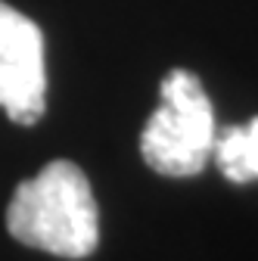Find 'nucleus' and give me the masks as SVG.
I'll return each mask as SVG.
<instances>
[{
  "label": "nucleus",
  "mask_w": 258,
  "mask_h": 261,
  "mask_svg": "<svg viewBox=\"0 0 258 261\" xmlns=\"http://www.w3.org/2000/svg\"><path fill=\"white\" fill-rule=\"evenodd\" d=\"M162 103L149 115L140 152L146 165L165 177H193L199 174L215 152V112L202 90V81L187 72L171 69L162 78Z\"/></svg>",
  "instance_id": "f03ea898"
},
{
  "label": "nucleus",
  "mask_w": 258,
  "mask_h": 261,
  "mask_svg": "<svg viewBox=\"0 0 258 261\" xmlns=\"http://www.w3.org/2000/svg\"><path fill=\"white\" fill-rule=\"evenodd\" d=\"M7 230L16 243L56 258H87L100 243V208L84 171L56 159L22 180L7 208Z\"/></svg>",
  "instance_id": "f257e3e1"
},
{
  "label": "nucleus",
  "mask_w": 258,
  "mask_h": 261,
  "mask_svg": "<svg viewBox=\"0 0 258 261\" xmlns=\"http://www.w3.org/2000/svg\"><path fill=\"white\" fill-rule=\"evenodd\" d=\"M47 106L41 28L0 0V109L16 124H35Z\"/></svg>",
  "instance_id": "7ed1b4c3"
},
{
  "label": "nucleus",
  "mask_w": 258,
  "mask_h": 261,
  "mask_svg": "<svg viewBox=\"0 0 258 261\" xmlns=\"http://www.w3.org/2000/svg\"><path fill=\"white\" fill-rule=\"evenodd\" d=\"M215 162L234 184L258 180V115L246 124H230L215 137Z\"/></svg>",
  "instance_id": "20e7f679"
}]
</instances>
